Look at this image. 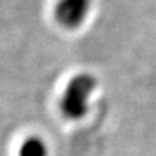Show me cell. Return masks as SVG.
I'll return each instance as SVG.
<instances>
[{
	"label": "cell",
	"mask_w": 156,
	"mask_h": 156,
	"mask_svg": "<svg viewBox=\"0 0 156 156\" xmlns=\"http://www.w3.org/2000/svg\"><path fill=\"white\" fill-rule=\"evenodd\" d=\"M96 86V78L89 73L73 77L61 95L60 109L62 116L73 121L83 119L90 109V101Z\"/></svg>",
	"instance_id": "obj_1"
},
{
	"label": "cell",
	"mask_w": 156,
	"mask_h": 156,
	"mask_svg": "<svg viewBox=\"0 0 156 156\" xmlns=\"http://www.w3.org/2000/svg\"><path fill=\"white\" fill-rule=\"evenodd\" d=\"M92 0H58L55 8L57 22L65 29H78L91 12Z\"/></svg>",
	"instance_id": "obj_2"
},
{
	"label": "cell",
	"mask_w": 156,
	"mask_h": 156,
	"mask_svg": "<svg viewBox=\"0 0 156 156\" xmlns=\"http://www.w3.org/2000/svg\"><path fill=\"white\" fill-rule=\"evenodd\" d=\"M48 154L50 151L47 143L38 136L26 139L18 150V156H48Z\"/></svg>",
	"instance_id": "obj_3"
}]
</instances>
